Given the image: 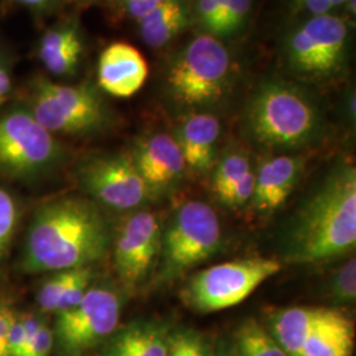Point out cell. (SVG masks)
<instances>
[{
  "mask_svg": "<svg viewBox=\"0 0 356 356\" xmlns=\"http://www.w3.org/2000/svg\"><path fill=\"white\" fill-rule=\"evenodd\" d=\"M61 157V147L53 134L26 110L0 118V172L10 177L38 176Z\"/></svg>",
  "mask_w": 356,
  "mask_h": 356,
  "instance_id": "ba28073f",
  "label": "cell"
},
{
  "mask_svg": "<svg viewBox=\"0 0 356 356\" xmlns=\"http://www.w3.org/2000/svg\"><path fill=\"white\" fill-rule=\"evenodd\" d=\"M17 222V209L13 195L0 188V259L6 254L13 241Z\"/></svg>",
  "mask_w": 356,
  "mask_h": 356,
  "instance_id": "4316f807",
  "label": "cell"
},
{
  "mask_svg": "<svg viewBox=\"0 0 356 356\" xmlns=\"http://www.w3.org/2000/svg\"><path fill=\"white\" fill-rule=\"evenodd\" d=\"M26 327L22 314L13 317L10 332H8V356H23L26 347Z\"/></svg>",
  "mask_w": 356,
  "mask_h": 356,
  "instance_id": "1f68e13d",
  "label": "cell"
},
{
  "mask_svg": "<svg viewBox=\"0 0 356 356\" xmlns=\"http://www.w3.org/2000/svg\"><path fill=\"white\" fill-rule=\"evenodd\" d=\"M122 300L111 289L91 288L78 305L57 314L56 338L67 355H81L108 339L120 321Z\"/></svg>",
  "mask_w": 356,
  "mask_h": 356,
  "instance_id": "9c48e42d",
  "label": "cell"
},
{
  "mask_svg": "<svg viewBox=\"0 0 356 356\" xmlns=\"http://www.w3.org/2000/svg\"><path fill=\"white\" fill-rule=\"evenodd\" d=\"M113 244L101 209L89 200L64 197L41 206L28 229L23 267L28 272H60L91 267Z\"/></svg>",
  "mask_w": 356,
  "mask_h": 356,
  "instance_id": "7a4b0ae2",
  "label": "cell"
},
{
  "mask_svg": "<svg viewBox=\"0 0 356 356\" xmlns=\"http://www.w3.org/2000/svg\"><path fill=\"white\" fill-rule=\"evenodd\" d=\"M247 129L269 148H301L317 139L321 118L302 92L284 83L263 85L247 108Z\"/></svg>",
  "mask_w": 356,
  "mask_h": 356,
  "instance_id": "3957f363",
  "label": "cell"
},
{
  "mask_svg": "<svg viewBox=\"0 0 356 356\" xmlns=\"http://www.w3.org/2000/svg\"><path fill=\"white\" fill-rule=\"evenodd\" d=\"M11 91V76L8 74L6 66L0 69V104L4 102Z\"/></svg>",
  "mask_w": 356,
  "mask_h": 356,
  "instance_id": "d590c367",
  "label": "cell"
},
{
  "mask_svg": "<svg viewBox=\"0 0 356 356\" xmlns=\"http://www.w3.org/2000/svg\"><path fill=\"white\" fill-rule=\"evenodd\" d=\"M325 307L292 306L268 313L266 329L289 356H298Z\"/></svg>",
  "mask_w": 356,
  "mask_h": 356,
  "instance_id": "d6986e66",
  "label": "cell"
},
{
  "mask_svg": "<svg viewBox=\"0 0 356 356\" xmlns=\"http://www.w3.org/2000/svg\"><path fill=\"white\" fill-rule=\"evenodd\" d=\"M124 6L128 13L138 20L143 19L156 7L152 0H124Z\"/></svg>",
  "mask_w": 356,
  "mask_h": 356,
  "instance_id": "836d02e7",
  "label": "cell"
},
{
  "mask_svg": "<svg viewBox=\"0 0 356 356\" xmlns=\"http://www.w3.org/2000/svg\"><path fill=\"white\" fill-rule=\"evenodd\" d=\"M147 76V61L132 45L115 42L104 49L99 58V86L116 98H129L136 94Z\"/></svg>",
  "mask_w": 356,
  "mask_h": 356,
  "instance_id": "9a60e30c",
  "label": "cell"
},
{
  "mask_svg": "<svg viewBox=\"0 0 356 356\" xmlns=\"http://www.w3.org/2000/svg\"><path fill=\"white\" fill-rule=\"evenodd\" d=\"M327 297L331 304L337 306H350L356 300V259L350 257L343 266L337 269L331 276L327 286Z\"/></svg>",
  "mask_w": 356,
  "mask_h": 356,
  "instance_id": "d4e9b609",
  "label": "cell"
},
{
  "mask_svg": "<svg viewBox=\"0 0 356 356\" xmlns=\"http://www.w3.org/2000/svg\"><path fill=\"white\" fill-rule=\"evenodd\" d=\"M140 22L141 36L144 41L154 47H163L186 26L189 16L179 0H168L154 7Z\"/></svg>",
  "mask_w": 356,
  "mask_h": 356,
  "instance_id": "44dd1931",
  "label": "cell"
},
{
  "mask_svg": "<svg viewBox=\"0 0 356 356\" xmlns=\"http://www.w3.org/2000/svg\"><path fill=\"white\" fill-rule=\"evenodd\" d=\"M281 261L247 257L206 268L191 276L179 293L184 304L197 313H216L239 305L268 279L280 272Z\"/></svg>",
  "mask_w": 356,
  "mask_h": 356,
  "instance_id": "5b68a950",
  "label": "cell"
},
{
  "mask_svg": "<svg viewBox=\"0 0 356 356\" xmlns=\"http://www.w3.org/2000/svg\"><path fill=\"white\" fill-rule=\"evenodd\" d=\"M54 343V334L47 323H41L38 334L31 341L24 356H49Z\"/></svg>",
  "mask_w": 356,
  "mask_h": 356,
  "instance_id": "4dcf8cb0",
  "label": "cell"
},
{
  "mask_svg": "<svg viewBox=\"0 0 356 356\" xmlns=\"http://www.w3.org/2000/svg\"><path fill=\"white\" fill-rule=\"evenodd\" d=\"M161 234L160 220L151 211L138 210L123 220L113 239L114 268L128 292H136L154 276Z\"/></svg>",
  "mask_w": 356,
  "mask_h": 356,
  "instance_id": "30bf717a",
  "label": "cell"
},
{
  "mask_svg": "<svg viewBox=\"0 0 356 356\" xmlns=\"http://www.w3.org/2000/svg\"><path fill=\"white\" fill-rule=\"evenodd\" d=\"M214 356H236L235 353L232 351L231 346L229 342H218L216 347H214Z\"/></svg>",
  "mask_w": 356,
  "mask_h": 356,
  "instance_id": "74e56055",
  "label": "cell"
},
{
  "mask_svg": "<svg viewBox=\"0 0 356 356\" xmlns=\"http://www.w3.org/2000/svg\"><path fill=\"white\" fill-rule=\"evenodd\" d=\"M305 159L279 154L266 157L254 170V189L250 206L254 214L268 218L280 210L292 195L304 173Z\"/></svg>",
  "mask_w": 356,
  "mask_h": 356,
  "instance_id": "5bb4252c",
  "label": "cell"
},
{
  "mask_svg": "<svg viewBox=\"0 0 356 356\" xmlns=\"http://www.w3.org/2000/svg\"><path fill=\"white\" fill-rule=\"evenodd\" d=\"M251 11V0H226L220 35H229L244 24Z\"/></svg>",
  "mask_w": 356,
  "mask_h": 356,
  "instance_id": "f1b7e54d",
  "label": "cell"
},
{
  "mask_svg": "<svg viewBox=\"0 0 356 356\" xmlns=\"http://www.w3.org/2000/svg\"><path fill=\"white\" fill-rule=\"evenodd\" d=\"M79 182L94 201L120 211L139 209L154 198L127 154L91 159L81 168Z\"/></svg>",
  "mask_w": 356,
  "mask_h": 356,
  "instance_id": "8fae6325",
  "label": "cell"
},
{
  "mask_svg": "<svg viewBox=\"0 0 356 356\" xmlns=\"http://www.w3.org/2000/svg\"><path fill=\"white\" fill-rule=\"evenodd\" d=\"M254 189V170H250L243 176L229 191H225L218 200L219 202L229 209H243L250 204Z\"/></svg>",
  "mask_w": 356,
  "mask_h": 356,
  "instance_id": "83f0119b",
  "label": "cell"
},
{
  "mask_svg": "<svg viewBox=\"0 0 356 356\" xmlns=\"http://www.w3.org/2000/svg\"><path fill=\"white\" fill-rule=\"evenodd\" d=\"M355 329L346 313L325 307L298 356H353Z\"/></svg>",
  "mask_w": 356,
  "mask_h": 356,
  "instance_id": "ac0fdd59",
  "label": "cell"
},
{
  "mask_svg": "<svg viewBox=\"0 0 356 356\" xmlns=\"http://www.w3.org/2000/svg\"><path fill=\"white\" fill-rule=\"evenodd\" d=\"M356 244V170L339 164L306 198L282 242V260L296 266L326 263Z\"/></svg>",
  "mask_w": 356,
  "mask_h": 356,
  "instance_id": "6da1fadb",
  "label": "cell"
},
{
  "mask_svg": "<svg viewBox=\"0 0 356 356\" xmlns=\"http://www.w3.org/2000/svg\"><path fill=\"white\" fill-rule=\"evenodd\" d=\"M220 124L216 116L193 114L179 126L175 138L186 169L198 176L207 175L216 163Z\"/></svg>",
  "mask_w": 356,
  "mask_h": 356,
  "instance_id": "2e32d148",
  "label": "cell"
},
{
  "mask_svg": "<svg viewBox=\"0 0 356 356\" xmlns=\"http://www.w3.org/2000/svg\"><path fill=\"white\" fill-rule=\"evenodd\" d=\"M3 66H4V65H3V63H1V60H0V69H1Z\"/></svg>",
  "mask_w": 356,
  "mask_h": 356,
  "instance_id": "b9f144b4",
  "label": "cell"
},
{
  "mask_svg": "<svg viewBox=\"0 0 356 356\" xmlns=\"http://www.w3.org/2000/svg\"><path fill=\"white\" fill-rule=\"evenodd\" d=\"M331 3H332V6L335 7V6H339V4H343L346 3V0H331Z\"/></svg>",
  "mask_w": 356,
  "mask_h": 356,
  "instance_id": "ab89813d",
  "label": "cell"
},
{
  "mask_svg": "<svg viewBox=\"0 0 356 356\" xmlns=\"http://www.w3.org/2000/svg\"><path fill=\"white\" fill-rule=\"evenodd\" d=\"M346 3L348 4V10L355 13V0H346Z\"/></svg>",
  "mask_w": 356,
  "mask_h": 356,
  "instance_id": "f35d334b",
  "label": "cell"
},
{
  "mask_svg": "<svg viewBox=\"0 0 356 356\" xmlns=\"http://www.w3.org/2000/svg\"><path fill=\"white\" fill-rule=\"evenodd\" d=\"M83 51L82 38L76 23L53 28L41 38L38 56L45 67L56 76L76 73Z\"/></svg>",
  "mask_w": 356,
  "mask_h": 356,
  "instance_id": "ffe728a7",
  "label": "cell"
},
{
  "mask_svg": "<svg viewBox=\"0 0 356 356\" xmlns=\"http://www.w3.org/2000/svg\"><path fill=\"white\" fill-rule=\"evenodd\" d=\"M13 317V309L0 301V356H8V332Z\"/></svg>",
  "mask_w": 356,
  "mask_h": 356,
  "instance_id": "d6a6232c",
  "label": "cell"
},
{
  "mask_svg": "<svg viewBox=\"0 0 356 356\" xmlns=\"http://www.w3.org/2000/svg\"><path fill=\"white\" fill-rule=\"evenodd\" d=\"M132 160L154 198L173 191L186 172L177 141L163 132L143 139L132 154Z\"/></svg>",
  "mask_w": 356,
  "mask_h": 356,
  "instance_id": "4fadbf2b",
  "label": "cell"
},
{
  "mask_svg": "<svg viewBox=\"0 0 356 356\" xmlns=\"http://www.w3.org/2000/svg\"><path fill=\"white\" fill-rule=\"evenodd\" d=\"M220 245L222 227L214 209L197 200L181 204L161 234L154 285L181 279L193 268L213 257Z\"/></svg>",
  "mask_w": 356,
  "mask_h": 356,
  "instance_id": "277c9868",
  "label": "cell"
},
{
  "mask_svg": "<svg viewBox=\"0 0 356 356\" xmlns=\"http://www.w3.org/2000/svg\"><path fill=\"white\" fill-rule=\"evenodd\" d=\"M13 1H17L23 6L35 8V10H47L57 3V0H13Z\"/></svg>",
  "mask_w": 356,
  "mask_h": 356,
  "instance_id": "8d00e7d4",
  "label": "cell"
},
{
  "mask_svg": "<svg viewBox=\"0 0 356 356\" xmlns=\"http://www.w3.org/2000/svg\"><path fill=\"white\" fill-rule=\"evenodd\" d=\"M347 26L329 13L313 16L291 40L289 56L294 67L306 74L329 76L342 63Z\"/></svg>",
  "mask_w": 356,
  "mask_h": 356,
  "instance_id": "7c38bea8",
  "label": "cell"
},
{
  "mask_svg": "<svg viewBox=\"0 0 356 356\" xmlns=\"http://www.w3.org/2000/svg\"><path fill=\"white\" fill-rule=\"evenodd\" d=\"M31 114L51 134L69 135L98 131L108 118L101 94L90 83L66 86L45 78L35 82Z\"/></svg>",
  "mask_w": 356,
  "mask_h": 356,
  "instance_id": "52a82bcc",
  "label": "cell"
},
{
  "mask_svg": "<svg viewBox=\"0 0 356 356\" xmlns=\"http://www.w3.org/2000/svg\"><path fill=\"white\" fill-rule=\"evenodd\" d=\"M226 0H200L197 13L201 23L210 32L220 35Z\"/></svg>",
  "mask_w": 356,
  "mask_h": 356,
  "instance_id": "f546056e",
  "label": "cell"
},
{
  "mask_svg": "<svg viewBox=\"0 0 356 356\" xmlns=\"http://www.w3.org/2000/svg\"><path fill=\"white\" fill-rule=\"evenodd\" d=\"M297 1L301 6V8L312 13L313 16L326 15L334 7L331 0H297Z\"/></svg>",
  "mask_w": 356,
  "mask_h": 356,
  "instance_id": "e575fe53",
  "label": "cell"
},
{
  "mask_svg": "<svg viewBox=\"0 0 356 356\" xmlns=\"http://www.w3.org/2000/svg\"><path fill=\"white\" fill-rule=\"evenodd\" d=\"M153 4L157 7V6H160V4H163V3H165L168 0H152Z\"/></svg>",
  "mask_w": 356,
  "mask_h": 356,
  "instance_id": "60d3db41",
  "label": "cell"
},
{
  "mask_svg": "<svg viewBox=\"0 0 356 356\" xmlns=\"http://www.w3.org/2000/svg\"><path fill=\"white\" fill-rule=\"evenodd\" d=\"M173 327L161 319H138L116 329L101 356H165Z\"/></svg>",
  "mask_w": 356,
  "mask_h": 356,
  "instance_id": "e0dca14e",
  "label": "cell"
},
{
  "mask_svg": "<svg viewBox=\"0 0 356 356\" xmlns=\"http://www.w3.org/2000/svg\"><path fill=\"white\" fill-rule=\"evenodd\" d=\"M214 347L201 331L179 327L170 332L165 356H214Z\"/></svg>",
  "mask_w": 356,
  "mask_h": 356,
  "instance_id": "603a6c76",
  "label": "cell"
},
{
  "mask_svg": "<svg viewBox=\"0 0 356 356\" xmlns=\"http://www.w3.org/2000/svg\"><path fill=\"white\" fill-rule=\"evenodd\" d=\"M236 356H289L257 319L247 318L236 327L229 342Z\"/></svg>",
  "mask_w": 356,
  "mask_h": 356,
  "instance_id": "7402d4cb",
  "label": "cell"
},
{
  "mask_svg": "<svg viewBox=\"0 0 356 356\" xmlns=\"http://www.w3.org/2000/svg\"><path fill=\"white\" fill-rule=\"evenodd\" d=\"M229 56L216 38L202 35L185 48L168 73L173 98L186 107L218 101L229 83Z\"/></svg>",
  "mask_w": 356,
  "mask_h": 356,
  "instance_id": "8992f818",
  "label": "cell"
},
{
  "mask_svg": "<svg viewBox=\"0 0 356 356\" xmlns=\"http://www.w3.org/2000/svg\"><path fill=\"white\" fill-rule=\"evenodd\" d=\"M72 276V269L56 272L51 277L45 281L38 293V302L40 309L45 313H56L57 306L64 296L65 289Z\"/></svg>",
  "mask_w": 356,
  "mask_h": 356,
  "instance_id": "484cf974",
  "label": "cell"
},
{
  "mask_svg": "<svg viewBox=\"0 0 356 356\" xmlns=\"http://www.w3.org/2000/svg\"><path fill=\"white\" fill-rule=\"evenodd\" d=\"M252 166L245 154L231 152L219 160L214 168V175L211 181L213 193L219 198L225 191H229L243 176H245Z\"/></svg>",
  "mask_w": 356,
  "mask_h": 356,
  "instance_id": "cb8c5ba5",
  "label": "cell"
}]
</instances>
